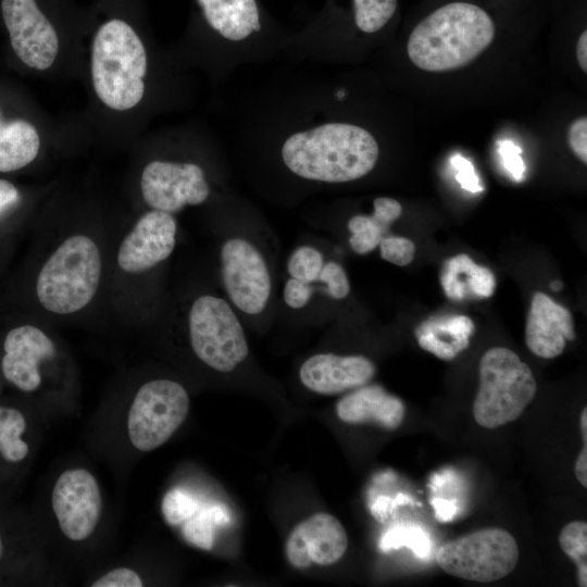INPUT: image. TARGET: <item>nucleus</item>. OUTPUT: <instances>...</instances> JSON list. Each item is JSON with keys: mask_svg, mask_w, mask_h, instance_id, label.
<instances>
[{"mask_svg": "<svg viewBox=\"0 0 587 587\" xmlns=\"http://www.w3.org/2000/svg\"><path fill=\"white\" fill-rule=\"evenodd\" d=\"M3 350L4 377L22 391L37 390L41 385V363L55 354L51 337L34 325L17 326L7 334Z\"/></svg>", "mask_w": 587, "mask_h": 587, "instance_id": "obj_15", "label": "nucleus"}, {"mask_svg": "<svg viewBox=\"0 0 587 587\" xmlns=\"http://www.w3.org/2000/svg\"><path fill=\"white\" fill-rule=\"evenodd\" d=\"M559 544L562 551L569 555L577 567L579 586H587V524L574 521L566 524L560 535Z\"/></svg>", "mask_w": 587, "mask_h": 587, "instance_id": "obj_25", "label": "nucleus"}, {"mask_svg": "<svg viewBox=\"0 0 587 587\" xmlns=\"http://www.w3.org/2000/svg\"><path fill=\"white\" fill-rule=\"evenodd\" d=\"M141 577L129 567H116L96 579L92 587H141Z\"/></svg>", "mask_w": 587, "mask_h": 587, "instance_id": "obj_34", "label": "nucleus"}, {"mask_svg": "<svg viewBox=\"0 0 587 587\" xmlns=\"http://www.w3.org/2000/svg\"><path fill=\"white\" fill-rule=\"evenodd\" d=\"M569 143L577 158L587 163V118L582 116L575 120L569 128Z\"/></svg>", "mask_w": 587, "mask_h": 587, "instance_id": "obj_37", "label": "nucleus"}, {"mask_svg": "<svg viewBox=\"0 0 587 587\" xmlns=\"http://www.w3.org/2000/svg\"><path fill=\"white\" fill-rule=\"evenodd\" d=\"M408 546L415 554L425 557L429 551V539L424 530L419 527H397L388 530L382 538L383 550Z\"/></svg>", "mask_w": 587, "mask_h": 587, "instance_id": "obj_29", "label": "nucleus"}, {"mask_svg": "<svg viewBox=\"0 0 587 587\" xmlns=\"http://www.w3.org/2000/svg\"><path fill=\"white\" fill-rule=\"evenodd\" d=\"M474 330L469 316L444 315L422 322L415 328V337L422 349L450 361L469 347Z\"/></svg>", "mask_w": 587, "mask_h": 587, "instance_id": "obj_19", "label": "nucleus"}, {"mask_svg": "<svg viewBox=\"0 0 587 587\" xmlns=\"http://www.w3.org/2000/svg\"><path fill=\"white\" fill-rule=\"evenodd\" d=\"M440 284L449 299L461 301L472 296L491 297L496 288V278L488 267L477 265L471 257L460 253L445 261Z\"/></svg>", "mask_w": 587, "mask_h": 587, "instance_id": "obj_20", "label": "nucleus"}, {"mask_svg": "<svg viewBox=\"0 0 587 587\" xmlns=\"http://www.w3.org/2000/svg\"><path fill=\"white\" fill-rule=\"evenodd\" d=\"M357 26L364 33L382 29L392 17L397 0H353Z\"/></svg>", "mask_w": 587, "mask_h": 587, "instance_id": "obj_27", "label": "nucleus"}, {"mask_svg": "<svg viewBox=\"0 0 587 587\" xmlns=\"http://www.w3.org/2000/svg\"><path fill=\"white\" fill-rule=\"evenodd\" d=\"M188 334L196 357L222 373L235 370L249 353L238 316L217 296L202 295L193 300L188 313Z\"/></svg>", "mask_w": 587, "mask_h": 587, "instance_id": "obj_6", "label": "nucleus"}, {"mask_svg": "<svg viewBox=\"0 0 587 587\" xmlns=\"http://www.w3.org/2000/svg\"><path fill=\"white\" fill-rule=\"evenodd\" d=\"M227 511L220 504H213L197 512L185 521L184 536L192 545L209 550L214 542V529L217 525L229 523Z\"/></svg>", "mask_w": 587, "mask_h": 587, "instance_id": "obj_24", "label": "nucleus"}, {"mask_svg": "<svg viewBox=\"0 0 587 587\" xmlns=\"http://www.w3.org/2000/svg\"><path fill=\"white\" fill-rule=\"evenodd\" d=\"M1 122H2V120H1V114H0V123H1Z\"/></svg>", "mask_w": 587, "mask_h": 587, "instance_id": "obj_46", "label": "nucleus"}, {"mask_svg": "<svg viewBox=\"0 0 587 587\" xmlns=\"http://www.w3.org/2000/svg\"><path fill=\"white\" fill-rule=\"evenodd\" d=\"M198 509V502L180 489L170 490L162 501L163 515L171 525L187 521Z\"/></svg>", "mask_w": 587, "mask_h": 587, "instance_id": "obj_30", "label": "nucleus"}, {"mask_svg": "<svg viewBox=\"0 0 587 587\" xmlns=\"http://www.w3.org/2000/svg\"><path fill=\"white\" fill-rule=\"evenodd\" d=\"M139 186L147 205L171 214L201 204L210 195L204 172L195 163L151 161L141 172Z\"/></svg>", "mask_w": 587, "mask_h": 587, "instance_id": "obj_10", "label": "nucleus"}, {"mask_svg": "<svg viewBox=\"0 0 587 587\" xmlns=\"http://www.w3.org/2000/svg\"><path fill=\"white\" fill-rule=\"evenodd\" d=\"M498 153L501 158L502 165L509 175L516 182L523 179L525 173V164L521 157V148L509 140H499L497 142Z\"/></svg>", "mask_w": 587, "mask_h": 587, "instance_id": "obj_33", "label": "nucleus"}, {"mask_svg": "<svg viewBox=\"0 0 587 587\" xmlns=\"http://www.w3.org/2000/svg\"><path fill=\"white\" fill-rule=\"evenodd\" d=\"M378 145L366 129L327 123L296 133L282 148L285 165L299 177L346 183L365 176L378 159Z\"/></svg>", "mask_w": 587, "mask_h": 587, "instance_id": "obj_1", "label": "nucleus"}, {"mask_svg": "<svg viewBox=\"0 0 587 587\" xmlns=\"http://www.w3.org/2000/svg\"><path fill=\"white\" fill-rule=\"evenodd\" d=\"M102 257L85 234L64 238L49 254L36 278V297L49 313L70 315L84 310L100 286Z\"/></svg>", "mask_w": 587, "mask_h": 587, "instance_id": "obj_4", "label": "nucleus"}, {"mask_svg": "<svg viewBox=\"0 0 587 587\" xmlns=\"http://www.w3.org/2000/svg\"><path fill=\"white\" fill-rule=\"evenodd\" d=\"M374 363L363 355L319 353L307 359L299 371L301 383L321 395H337L369 383Z\"/></svg>", "mask_w": 587, "mask_h": 587, "instance_id": "obj_16", "label": "nucleus"}, {"mask_svg": "<svg viewBox=\"0 0 587 587\" xmlns=\"http://www.w3.org/2000/svg\"><path fill=\"white\" fill-rule=\"evenodd\" d=\"M550 287H551L552 290L558 291L563 287V285H562L561 282L554 280V282L551 283Z\"/></svg>", "mask_w": 587, "mask_h": 587, "instance_id": "obj_44", "label": "nucleus"}, {"mask_svg": "<svg viewBox=\"0 0 587 587\" xmlns=\"http://www.w3.org/2000/svg\"><path fill=\"white\" fill-rule=\"evenodd\" d=\"M579 422L584 444H587V408L582 411Z\"/></svg>", "mask_w": 587, "mask_h": 587, "instance_id": "obj_43", "label": "nucleus"}, {"mask_svg": "<svg viewBox=\"0 0 587 587\" xmlns=\"http://www.w3.org/2000/svg\"><path fill=\"white\" fill-rule=\"evenodd\" d=\"M324 263L320 250L311 246H300L290 254L287 271L292 278L312 284L317 282Z\"/></svg>", "mask_w": 587, "mask_h": 587, "instance_id": "obj_28", "label": "nucleus"}, {"mask_svg": "<svg viewBox=\"0 0 587 587\" xmlns=\"http://www.w3.org/2000/svg\"><path fill=\"white\" fill-rule=\"evenodd\" d=\"M574 472L579 484L587 487V444L584 445L576 459Z\"/></svg>", "mask_w": 587, "mask_h": 587, "instance_id": "obj_40", "label": "nucleus"}, {"mask_svg": "<svg viewBox=\"0 0 587 587\" xmlns=\"http://www.w3.org/2000/svg\"><path fill=\"white\" fill-rule=\"evenodd\" d=\"M18 198L20 195L16 187L5 179H0V212L2 213L14 205Z\"/></svg>", "mask_w": 587, "mask_h": 587, "instance_id": "obj_39", "label": "nucleus"}, {"mask_svg": "<svg viewBox=\"0 0 587 587\" xmlns=\"http://www.w3.org/2000/svg\"><path fill=\"white\" fill-rule=\"evenodd\" d=\"M2 550H3V546H2V540H1V537H0V557L2 554Z\"/></svg>", "mask_w": 587, "mask_h": 587, "instance_id": "obj_45", "label": "nucleus"}, {"mask_svg": "<svg viewBox=\"0 0 587 587\" xmlns=\"http://www.w3.org/2000/svg\"><path fill=\"white\" fill-rule=\"evenodd\" d=\"M336 413L345 423H372L387 430L397 429L405 413L402 400L379 385H363L342 397Z\"/></svg>", "mask_w": 587, "mask_h": 587, "instance_id": "obj_18", "label": "nucleus"}, {"mask_svg": "<svg viewBox=\"0 0 587 587\" xmlns=\"http://www.w3.org/2000/svg\"><path fill=\"white\" fill-rule=\"evenodd\" d=\"M575 339L571 312L544 292L533 296L527 315L525 340L528 349L544 359L560 355L566 341Z\"/></svg>", "mask_w": 587, "mask_h": 587, "instance_id": "obj_17", "label": "nucleus"}, {"mask_svg": "<svg viewBox=\"0 0 587 587\" xmlns=\"http://www.w3.org/2000/svg\"><path fill=\"white\" fill-rule=\"evenodd\" d=\"M348 229L351 233L349 238L351 249L358 254H366L378 247L389 227L373 215L359 214L349 220Z\"/></svg>", "mask_w": 587, "mask_h": 587, "instance_id": "obj_26", "label": "nucleus"}, {"mask_svg": "<svg viewBox=\"0 0 587 587\" xmlns=\"http://www.w3.org/2000/svg\"><path fill=\"white\" fill-rule=\"evenodd\" d=\"M317 282L323 283L327 294L334 299H344L350 292V284L344 267L335 262L324 263Z\"/></svg>", "mask_w": 587, "mask_h": 587, "instance_id": "obj_32", "label": "nucleus"}, {"mask_svg": "<svg viewBox=\"0 0 587 587\" xmlns=\"http://www.w3.org/2000/svg\"><path fill=\"white\" fill-rule=\"evenodd\" d=\"M451 164L457 170L455 178L463 189L471 192L483 190L474 166L467 159L460 154H455L451 159Z\"/></svg>", "mask_w": 587, "mask_h": 587, "instance_id": "obj_36", "label": "nucleus"}, {"mask_svg": "<svg viewBox=\"0 0 587 587\" xmlns=\"http://www.w3.org/2000/svg\"><path fill=\"white\" fill-rule=\"evenodd\" d=\"M382 259L398 266L410 264L415 254L414 242L401 236H385L379 242Z\"/></svg>", "mask_w": 587, "mask_h": 587, "instance_id": "obj_31", "label": "nucleus"}, {"mask_svg": "<svg viewBox=\"0 0 587 587\" xmlns=\"http://www.w3.org/2000/svg\"><path fill=\"white\" fill-rule=\"evenodd\" d=\"M373 205L374 212L372 215L388 227H390L391 223L395 222L402 213L401 204L392 198H376Z\"/></svg>", "mask_w": 587, "mask_h": 587, "instance_id": "obj_38", "label": "nucleus"}, {"mask_svg": "<svg viewBox=\"0 0 587 587\" xmlns=\"http://www.w3.org/2000/svg\"><path fill=\"white\" fill-rule=\"evenodd\" d=\"M148 70L146 47L137 32L121 18L104 22L90 51V76L99 101L113 111H128L142 100Z\"/></svg>", "mask_w": 587, "mask_h": 587, "instance_id": "obj_3", "label": "nucleus"}, {"mask_svg": "<svg viewBox=\"0 0 587 587\" xmlns=\"http://www.w3.org/2000/svg\"><path fill=\"white\" fill-rule=\"evenodd\" d=\"M495 24L482 8L467 2L442 5L412 30L407 51L419 68L444 72L466 65L492 41Z\"/></svg>", "mask_w": 587, "mask_h": 587, "instance_id": "obj_2", "label": "nucleus"}, {"mask_svg": "<svg viewBox=\"0 0 587 587\" xmlns=\"http://www.w3.org/2000/svg\"><path fill=\"white\" fill-rule=\"evenodd\" d=\"M189 411V396L177 382L158 378L142 384L127 414V434L134 448L152 451L178 429Z\"/></svg>", "mask_w": 587, "mask_h": 587, "instance_id": "obj_8", "label": "nucleus"}, {"mask_svg": "<svg viewBox=\"0 0 587 587\" xmlns=\"http://www.w3.org/2000/svg\"><path fill=\"white\" fill-rule=\"evenodd\" d=\"M577 61L580 68L587 72V32H583L576 46Z\"/></svg>", "mask_w": 587, "mask_h": 587, "instance_id": "obj_42", "label": "nucleus"}, {"mask_svg": "<svg viewBox=\"0 0 587 587\" xmlns=\"http://www.w3.org/2000/svg\"><path fill=\"white\" fill-rule=\"evenodd\" d=\"M433 507L436 510V515L440 521H449L455 513L454 504L447 500L435 499L433 501Z\"/></svg>", "mask_w": 587, "mask_h": 587, "instance_id": "obj_41", "label": "nucleus"}, {"mask_svg": "<svg viewBox=\"0 0 587 587\" xmlns=\"http://www.w3.org/2000/svg\"><path fill=\"white\" fill-rule=\"evenodd\" d=\"M177 223L173 214L149 210L120 243L116 263L127 274H141L165 261L176 245Z\"/></svg>", "mask_w": 587, "mask_h": 587, "instance_id": "obj_13", "label": "nucleus"}, {"mask_svg": "<svg viewBox=\"0 0 587 587\" xmlns=\"http://www.w3.org/2000/svg\"><path fill=\"white\" fill-rule=\"evenodd\" d=\"M1 11L17 58L33 70L50 68L59 54V36L36 0H2Z\"/></svg>", "mask_w": 587, "mask_h": 587, "instance_id": "obj_12", "label": "nucleus"}, {"mask_svg": "<svg viewBox=\"0 0 587 587\" xmlns=\"http://www.w3.org/2000/svg\"><path fill=\"white\" fill-rule=\"evenodd\" d=\"M438 566L452 576L489 583L509 575L519 561V546L505 529L488 527L441 545Z\"/></svg>", "mask_w": 587, "mask_h": 587, "instance_id": "obj_7", "label": "nucleus"}, {"mask_svg": "<svg viewBox=\"0 0 587 587\" xmlns=\"http://www.w3.org/2000/svg\"><path fill=\"white\" fill-rule=\"evenodd\" d=\"M348 546L341 523L328 513H315L291 530L285 546L288 562L298 570L311 564L330 565L345 554Z\"/></svg>", "mask_w": 587, "mask_h": 587, "instance_id": "obj_14", "label": "nucleus"}, {"mask_svg": "<svg viewBox=\"0 0 587 587\" xmlns=\"http://www.w3.org/2000/svg\"><path fill=\"white\" fill-rule=\"evenodd\" d=\"M0 214H1V212H0Z\"/></svg>", "mask_w": 587, "mask_h": 587, "instance_id": "obj_47", "label": "nucleus"}, {"mask_svg": "<svg viewBox=\"0 0 587 587\" xmlns=\"http://www.w3.org/2000/svg\"><path fill=\"white\" fill-rule=\"evenodd\" d=\"M40 150L37 128L25 120L0 123V172H14L32 163Z\"/></svg>", "mask_w": 587, "mask_h": 587, "instance_id": "obj_22", "label": "nucleus"}, {"mask_svg": "<svg viewBox=\"0 0 587 587\" xmlns=\"http://www.w3.org/2000/svg\"><path fill=\"white\" fill-rule=\"evenodd\" d=\"M313 294L311 284L303 283L290 277L284 286L283 298L285 303L291 309H302L305 307Z\"/></svg>", "mask_w": 587, "mask_h": 587, "instance_id": "obj_35", "label": "nucleus"}, {"mask_svg": "<svg viewBox=\"0 0 587 587\" xmlns=\"http://www.w3.org/2000/svg\"><path fill=\"white\" fill-rule=\"evenodd\" d=\"M26 420L16 409L0 407V454L9 462L24 460L29 446L22 439Z\"/></svg>", "mask_w": 587, "mask_h": 587, "instance_id": "obj_23", "label": "nucleus"}, {"mask_svg": "<svg viewBox=\"0 0 587 587\" xmlns=\"http://www.w3.org/2000/svg\"><path fill=\"white\" fill-rule=\"evenodd\" d=\"M221 276L232 303L255 315L267 305L272 292L271 274L261 251L249 240L235 237L220 251Z\"/></svg>", "mask_w": 587, "mask_h": 587, "instance_id": "obj_9", "label": "nucleus"}, {"mask_svg": "<svg viewBox=\"0 0 587 587\" xmlns=\"http://www.w3.org/2000/svg\"><path fill=\"white\" fill-rule=\"evenodd\" d=\"M209 25L228 40H242L261 28L255 0H198Z\"/></svg>", "mask_w": 587, "mask_h": 587, "instance_id": "obj_21", "label": "nucleus"}, {"mask_svg": "<svg viewBox=\"0 0 587 587\" xmlns=\"http://www.w3.org/2000/svg\"><path fill=\"white\" fill-rule=\"evenodd\" d=\"M51 505L58 525L67 539H87L97 528L102 511L97 478L86 469L64 471L53 486Z\"/></svg>", "mask_w": 587, "mask_h": 587, "instance_id": "obj_11", "label": "nucleus"}, {"mask_svg": "<svg viewBox=\"0 0 587 587\" xmlns=\"http://www.w3.org/2000/svg\"><path fill=\"white\" fill-rule=\"evenodd\" d=\"M537 383L529 366L512 350L495 347L479 362V386L473 403L476 423L497 428L515 421L532 402Z\"/></svg>", "mask_w": 587, "mask_h": 587, "instance_id": "obj_5", "label": "nucleus"}]
</instances>
